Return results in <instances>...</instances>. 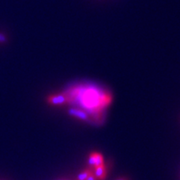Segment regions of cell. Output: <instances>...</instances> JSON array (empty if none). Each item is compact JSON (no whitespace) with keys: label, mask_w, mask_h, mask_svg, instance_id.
Returning <instances> with one entry per match:
<instances>
[{"label":"cell","mask_w":180,"mask_h":180,"mask_svg":"<svg viewBox=\"0 0 180 180\" xmlns=\"http://www.w3.org/2000/svg\"><path fill=\"white\" fill-rule=\"evenodd\" d=\"M48 103L52 105H63L68 103V98L67 95L63 94L56 95H51L47 98Z\"/></svg>","instance_id":"6da1fadb"},{"label":"cell","mask_w":180,"mask_h":180,"mask_svg":"<svg viewBox=\"0 0 180 180\" xmlns=\"http://www.w3.org/2000/svg\"><path fill=\"white\" fill-rule=\"evenodd\" d=\"M68 115L74 117V118H79V119L82 120V121L89 122L90 120V118H89V114L87 113H85L84 111H82V110L78 109H75V108L68 109Z\"/></svg>","instance_id":"7a4b0ae2"},{"label":"cell","mask_w":180,"mask_h":180,"mask_svg":"<svg viewBox=\"0 0 180 180\" xmlns=\"http://www.w3.org/2000/svg\"><path fill=\"white\" fill-rule=\"evenodd\" d=\"M108 168H109V165L104 163V164H103V165L98 166V167H95L93 169L95 177L97 178L98 180L106 179L107 177H108V174H109Z\"/></svg>","instance_id":"3957f363"},{"label":"cell","mask_w":180,"mask_h":180,"mask_svg":"<svg viewBox=\"0 0 180 180\" xmlns=\"http://www.w3.org/2000/svg\"><path fill=\"white\" fill-rule=\"evenodd\" d=\"M93 170V168H90L89 167H87L85 169H83V171H81L79 174H78L76 180H87L88 177H89L90 172Z\"/></svg>","instance_id":"277c9868"},{"label":"cell","mask_w":180,"mask_h":180,"mask_svg":"<svg viewBox=\"0 0 180 180\" xmlns=\"http://www.w3.org/2000/svg\"><path fill=\"white\" fill-rule=\"evenodd\" d=\"M95 154V167H98L104 164V158H103V154H101L100 152H97L94 151ZM94 167V168H95Z\"/></svg>","instance_id":"5b68a950"},{"label":"cell","mask_w":180,"mask_h":180,"mask_svg":"<svg viewBox=\"0 0 180 180\" xmlns=\"http://www.w3.org/2000/svg\"><path fill=\"white\" fill-rule=\"evenodd\" d=\"M88 167L90 168H94L95 167V154L94 151L91 152L89 154V158H88Z\"/></svg>","instance_id":"8992f818"},{"label":"cell","mask_w":180,"mask_h":180,"mask_svg":"<svg viewBox=\"0 0 180 180\" xmlns=\"http://www.w3.org/2000/svg\"><path fill=\"white\" fill-rule=\"evenodd\" d=\"M8 41V38H7V36L4 34V33H0V43L2 44V43H6Z\"/></svg>","instance_id":"52a82bcc"},{"label":"cell","mask_w":180,"mask_h":180,"mask_svg":"<svg viewBox=\"0 0 180 180\" xmlns=\"http://www.w3.org/2000/svg\"><path fill=\"white\" fill-rule=\"evenodd\" d=\"M87 180H98L97 178L95 177V175L94 174V171H93V170L90 172V174H89V177H88Z\"/></svg>","instance_id":"ba28073f"},{"label":"cell","mask_w":180,"mask_h":180,"mask_svg":"<svg viewBox=\"0 0 180 180\" xmlns=\"http://www.w3.org/2000/svg\"><path fill=\"white\" fill-rule=\"evenodd\" d=\"M115 180H129V178L126 176H122V177H118Z\"/></svg>","instance_id":"9c48e42d"},{"label":"cell","mask_w":180,"mask_h":180,"mask_svg":"<svg viewBox=\"0 0 180 180\" xmlns=\"http://www.w3.org/2000/svg\"><path fill=\"white\" fill-rule=\"evenodd\" d=\"M57 180H68V179H64V178H59V179H57Z\"/></svg>","instance_id":"30bf717a"},{"label":"cell","mask_w":180,"mask_h":180,"mask_svg":"<svg viewBox=\"0 0 180 180\" xmlns=\"http://www.w3.org/2000/svg\"><path fill=\"white\" fill-rule=\"evenodd\" d=\"M179 179H180V176H179Z\"/></svg>","instance_id":"8fae6325"}]
</instances>
